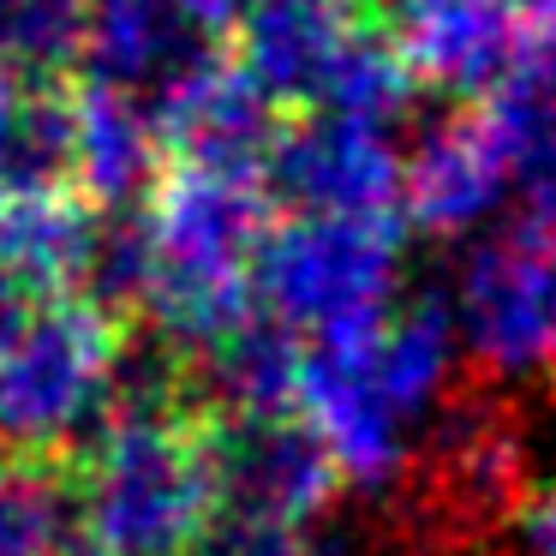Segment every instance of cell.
Listing matches in <instances>:
<instances>
[{
    "mask_svg": "<svg viewBox=\"0 0 556 556\" xmlns=\"http://www.w3.org/2000/svg\"><path fill=\"white\" fill-rule=\"evenodd\" d=\"M401 150L389 132L312 109L305 121L276 126L264 150V186L288 210H324V216H395Z\"/></svg>",
    "mask_w": 556,
    "mask_h": 556,
    "instance_id": "11",
    "label": "cell"
},
{
    "mask_svg": "<svg viewBox=\"0 0 556 556\" xmlns=\"http://www.w3.org/2000/svg\"><path fill=\"white\" fill-rule=\"evenodd\" d=\"M413 97H419L413 73L383 42V30L371 25V30H359V37L348 42V54H341L336 66H329V78H324V90H317L312 109H329V114H341V121L377 126V132H395V126L413 114Z\"/></svg>",
    "mask_w": 556,
    "mask_h": 556,
    "instance_id": "20",
    "label": "cell"
},
{
    "mask_svg": "<svg viewBox=\"0 0 556 556\" xmlns=\"http://www.w3.org/2000/svg\"><path fill=\"white\" fill-rule=\"evenodd\" d=\"M210 527L198 556H288L348 491L300 413L210 407Z\"/></svg>",
    "mask_w": 556,
    "mask_h": 556,
    "instance_id": "4",
    "label": "cell"
},
{
    "mask_svg": "<svg viewBox=\"0 0 556 556\" xmlns=\"http://www.w3.org/2000/svg\"><path fill=\"white\" fill-rule=\"evenodd\" d=\"M508 198H515V162H508V138L484 102L431 121L401 156L395 216L425 240H467L484 222L503 216Z\"/></svg>",
    "mask_w": 556,
    "mask_h": 556,
    "instance_id": "8",
    "label": "cell"
},
{
    "mask_svg": "<svg viewBox=\"0 0 556 556\" xmlns=\"http://www.w3.org/2000/svg\"><path fill=\"white\" fill-rule=\"evenodd\" d=\"M276 102L257 90V78L222 42H204L192 61H180L150 90V121H156L162 156L216 162V168H257L276 138Z\"/></svg>",
    "mask_w": 556,
    "mask_h": 556,
    "instance_id": "10",
    "label": "cell"
},
{
    "mask_svg": "<svg viewBox=\"0 0 556 556\" xmlns=\"http://www.w3.org/2000/svg\"><path fill=\"white\" fill-rule=\"evenodd\" d=\"M359 30H371V0H245L228 37L276 109H312Z\"/></svg>",
    "mask_w": 556,
    "mask_h": 556,
    "instance_id": "12",
    "label": "cell"
},
{
    "mask_svg": "<svg viewBox=\"0 0 556 556\" xmlns=\"http://www.w3.org/2000/svg\"><path fill=\"white\" fill-rule=\"evenodd\" d=\"M252 300L312 341L377 324L401 300V216L293 210L269 222L252 257Z\"/></svg>",
    "mask_w": 556,
    "mask_h": 556,
    "instance_id": "5",
    "label": "cell"
},
{
    "mask_svg": "<svg viewBox=\"0 0 556 556\" xmlns=\"http://www.w3.org/2000/svg\"><path fill=\"white\" fill-rule=\"evenodd\" d=\"M102 210L73 186H0V293L49 300L90 281Z\"/></svg>",
    "mask_w": 556,
    "mask_h": 556,
    "instance_id": "13",
    "label": "cell"
},
{
    "mask_svg": "<svg viewBox=\"0 0 556 556\" xmlns=\"http://www.w3.org/2000/svg\"><path fill=\"white\" fill-rule=\"evenodd\" d=\"M204 42H216V37H198L174 0H90L85 73L150 102V90L180 61H192Z\"/></svg>",
    "mask_w": 556,
    "mask_h": 556,
    "instance_id": "16",
    "label": "cell"
},
{
    "mask_svg": "<svg viewBox=\"0 0 556 556\" xmlns=\"http://www.w3.org/2000/svg\"><path fill=\"white\" fill-rule=\"evenodd\" d=\"M479 102L496 114V126L508 138L515 192L532 210H556V61L539 54Z\"/></svg>",
    "mask_w": 556,
    "mask_h": 556,
    "instance_id": "18",
    "label": "cell"
},
{
    "mask_svg": "<svg viewBox=\"0 0 556 556\" xmlns=\"http://www.w3.org/2000/svg\"><path fill=\"white\" fill-rule=\"evenodd\" d=\"M138 222V288L132 312L150 317L168 359H198L252 312V257L276 222L257 168L162 156L150 192L132 204Z\"/></svg>",
    "mask_w": 556,
    "mask_h": 556,
    "instance_id": "2",
    "label": "cell"
},
{
    "mask_svg": "<svg viewBox=\"0 0 556 556\" xmlns=\"http://www.w3.org/2000/svg\"><path fill=\"white\" fill-rule=\"evenodd\" d=\"M216 503L210 413L180 359L114 389L73 467L85 544L132 556H198Z\"/></svg>",
    "mask_w": 556,
    "mask_h": 556,
    "instance_id": "1",
    "label": "cell"
},
{
    "mask_svg": "<svg viewBox=\"0 0 556 556\" xmlns=\"http://www.w3.org/2000/svg\"><path fill=\"white\" fill-rule=\"evenodd\" d=\"M90 0H0V61L18 85H66L85 73Z\"/></svg>",
    "mask_w": 556,
    "mask_h": 556,
    "instance_id": "19",
    "label": "cell"
},
{
    "mask_svg": "<svg viewBox=\"0 0 556 556\" xmlns=\"http://www.w3.org/2000/svg\"><path fill=\"white\" fill-rule=\"evenodd\" d=\"M126 317L97 293H49L0 341V443L73 455L126 377Z\"/></svg>",
    "mask_w": 556,
    "mask_h": 556,
    "instance_id": "3",
    "label": "cell"
},
{
    "mask_svg": "<svg viewBox=\"0 0 556 556\" xmlns=\"http://www.w3.org/2000/svg\"><path fill=\"white\" fill-rule=\"evenodd\" d=\"M371 25L413 85L443 97H491L527 61L551 54L515 0H371Z\"/></svg>",
    "mask_w": 556,
    "mask_h": 556,
    "instance_id": "7",
    "label": "cell"
},
{
    "mask_svg": "<svg viewBox=\"0 0 556 556\" xmlns=\"http://www.w3.org/2000/svg\"><path fill=\"white\" fill-rule=\"evenodd\" d=\"M293 413L312 425L324 455L336 460L341 484L365 496H383L413 467V425L383 401L371 371L359 365L348 336L312 341L293 377Z\"/></svg>",
    "mask_w": 556,
    "mask_h": 556,
    "instance_id": "9",
    "label": "cell"
},
{
    "mask_svg": "<svg viewBox=\"0 0 556 556\" xmlns=\"http://www.w3.org/2000/svg\"><path fill=\"white\" fill-rule=\"evenodd\" d=\"M460 359L491 383L556 377V210H520L467 233L443 293Z\"/></svg>",
    "mask_w": 556,
    "mask_h": 556,
    "instance_id": "6",
    "label": "cell"
},
{
    "mask_svg": "<svg viewBox=\"0 0 556 556\" xmlns=\"http://www.w3.org/2000/svg\"><path fill=\"white\" fill-rule=\"evenodd\" d=\"M527 25H532V37L556 54V0H527Z\"/></svg>",
    "mask_w": 556,
    "mask_h": 556,
    "instance_id": "23",
    "label": "cell"
},
{
    "mask_svg": "<svg viewBox=\"0 0 556 556\" xmlns=\"http://www.w3.org/2000/svg\"><path fill=\"white\" fill-rule=\"evenodd\" d=\"M174 7H180V18L198 37H228L233 18L245 13V0H174Z\"/></svg>",
    "mask_w": 556,
    "mask_h": 556,
    "instance_id": "22",
    "label": "cell"
},
{
    "mask_svg": "<svg viewBox=\"0 0 556 556\" xmlns=\"http://www.w3.org/2000/svg\"><path fill=\"white\" fill-rule=\"evenodd\" d=\"M288 556H293V551H288ZM312 556H341V551H312Z\"/></svg>",
    "mask_w": 556,
    "mask_h": 556,
    "instance_id": "27",
    "label": "cell"
},
{
    "mask_svg": "<svg viewBox=\"0 0 556 556\" xmlns=\"http://www.w3.org/2000/svg\"><path fill=\"white\" fill-rule=\"evenodd\" d=\"M66 102H73V192L90 210L126 216L162 168L150 102L90 73L66 85Z\"/></svg>",
    "mask_w": 556,
    "mask_h": 556,
    "instance_id": "14",
    "label": "cell"
},
{
    "mask_svg": "<svg viewBox=\"0 0 556 556\" xmlns=\"http://www.w3.org/2000/svg\"><path fill=\"white\" fill-rule=\"evenodd\" d=\"M61 556H132V551H102V544H85V551H61Z\"/></svg>",
    "mask_w": 556,
    "mask_h": 556,
    "instance_id": "26",
    "label": "cell"
},
{
    "mask_svg": "<svg viewBox=\"0 0 556 556\" xmlns=\"http://www.w3.org/2000/svg\"><path fill=\"white\" fill-rule=\"evenodd\" d=\"M503 556H556V484H520L496 515Z\"/></svg>",
    "mask_w": 556,
    "mask_h": 556,
    "instance_id": "21",
    "label": "cell"
},
{
    "mask_svg": "<svg viewBox=\"0 0 556 556\" xmlns=\"http://www.w3.org/2000/svg\"><path fill=\"white\" fill-rule=\"evenodd\" d=\"M18 312H25V300H13V293H0V341L13 336V324H18Z\"/></svg>",
    "mask_w": 556,
    "mask_h": 556,
    "instance_id": "25",
    "label": "cell"
},
{
    "mask_svg": "<svg viewBox=\"0 0 556 556\" xmlns=\"http://www.w3.org/2000/svg\"><path fill=\"white\" fill-rule=\"evenodd\" d=\"M18 97H25V85H18V78L7 73V61H0V132H7V121H13Z\"/></svg>",
    "mask_w": 556,
    "mask_h": 556,
    "instance_id": "24",
    "label": "cell"
},
{
    "mask_svg": "<svg viewBox=\"0 0 556 556\" xmlns=\"http://www.w3.org/2000/svg\"><path fill=\"white\" fill-rule=\"evenodd\" d=\"M73 520V455L0 443V556H61Z\"/></svg>",
    "mask_w": 556,
    "mask_h": 556,
    "instance_id": "17",
    "label": "cell"
},
{
    "mask_svg": "<svg viewBox=\"0 0 556 556\" xmlns=\"http://www.w3.org/2000/svg\"><path fill=\"white\" fill-rule=\"evenodd\" d=\"M437 491L460 520H491L508 496L527 484V431L491 401H455L437 407Z\"/></svg>",
    "mask_w": 556,
    "mask_h": 556,
    "instance_id": "15",
    "label": "cell"
}]
</instances>
